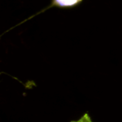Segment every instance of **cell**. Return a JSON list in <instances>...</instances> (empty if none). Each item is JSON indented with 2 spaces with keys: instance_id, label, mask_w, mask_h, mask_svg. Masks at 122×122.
<instances>
[{
  "instance_id": "6da1fadb",
  "label": "cell",
  "mask_w": 122,
  "mask_h": 122,
  "mask_svg": "<svg viewBox=\"0 0 122 122\" xmlns=\"http://www.w3.org/2000/svg\"><path fill=\"white\" fill-rule=\"evenodd\" d=\"M83 0H52L50 7L51 6H54V7L62 8V9L72 8L78 5Z\"/></svg>"
},
{
  "instance_id": "7a4b0ae2",
  "label": "cell",
  "mask_w": 122,
  "mask_h": 122,
  "mask_svg": "<svg viewBox=\"0 0 122 122\" xmlns=\"http://www.w3.org/2000/svg\"><path fill=\"white\" fill-rule=\"evenodd\" d=\"M71 122H93L91 120V118L90 117L89 114H85L81 118H80L77 120H72Z\"/></svg>"
}]
</instances>
